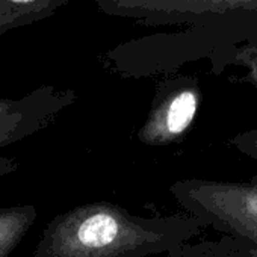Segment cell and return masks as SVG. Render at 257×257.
Here are the masks:
<instances>
[{
  "label": "cell",
  "mask_w": 257,
  "mask_h": 257,
  "mask_svg": "<svg viewBox=\"0 0 257 257\" xmlns=\"http://www.w3.org/2000/svg\"><path fill=\"white\" fill-rule=\"evenodd\" d=\"M195 231V221L146 218L97 201L56 215L43 230L31 257H149L174 254Z\"/></svg>",
  "instance_id": "obj_1"
},
{
  "label": "cell",
  "mask_w": 257,
  "mask_h": 257,
  "mask_svg": "<svg viewBox=\"0 0 257 257\" xmlns=\"http://www.w3.org/2000/svg\"><path fill=\"white\" fill-rule=\"evenodd\" d=\"M171 194L198 219L225 227L257 242V182L183 180L171 186Z\"/></svg>",
  "instance_id": "obj_2"
},
{
  "label": "cell",
  "mask_w": 257,
  "mask_h": 257,
  "mask_svg": "<svg viewBox=\"0 0 257 257\" xmlns=\"http://www.w3.org/2000/svg\"><path fill=\"white\" fill-rule=\"evenodd\" d=\"M76 100L73 89L53 85H41L20 98L0 97V177L19 170L17 161L2 152L49 127Z\"/></svg>",
  "instance_id": "obj_3"
},
{
  "label": "cell",
  "mask_w": 257,
  "mask_h": 257,
  "mask_svg": "<svg viewBox=\"0 0 257 257\" xmlns=\"http://www.w3.org/2000/svg\"><path fill=\"white\" fill-rule=\"evenodd\" d=\"M198 104L200 91L194 80L159 83L150 112L137 132L138 141L149 147H165L180 141L195 119Z\"/></svg>",
  "instance_id": "obj_4"
},
{
  "label": "cell",
  "mask_w": 257,
  "mask_h": 257,
  "mask_svg": "<svg viewBox=\"0 0 257 257\" xmlns=\"http://www.w3.org/2000/svg\"><path fill=\"white\" fill-rule=\"evenodd\" d=\"M73 0H0V35L43 22Z\"/></svg>",
  "instance_id": "obj_5"
},
{
  "label": "cell",
  "mask_w": 257,
  "mask_h": 257,
  "mask_svg": "<svg viewBox=\"0 0 257 257\" xmlns=\"http://www.w3.org/2000/svg\"><path fill=\"white\" fill-rule=\"evenodd\" d=\"M37 218L38 209L32 204L0 209V257H10L14 252Z\"/></svg>",
  "instance_id": "obj_6"
},
{
  "label": "cell",
  "mask_w": 257,
  "mask_h": 257,
  "mask_svg": "<svg viewBox=\"0 0 257 257\" xmlns=\"http://www.w3.org/2000/svg\"><path fill=\"white\" fill-rule=\"evenodd\" d=\"M231 144L239 152H242L243 155L251 156L252 159H257V128H255V131L237 135L231 141Z\"/></svg>",
  "instance_id": "obj_7"
},
{
  "label": "cell",
  "mask_w": 257,
  "mask_h": 257,
  "mask_svg": "<svg viewBox=\"0 0 257 257\" xmlns=\"http://www.w3.org/2000/svg\"><path fill=\"white\" fill-rule=\"evenodd\" d=\"M254 76H255V83H257V65L254 67Z\"/></svg>",
  "instance_id": "obj_8"
}]
</instances>
